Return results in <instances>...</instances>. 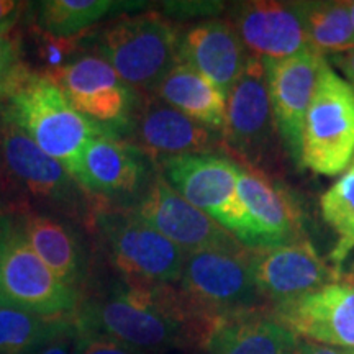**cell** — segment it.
Returning <instances> with one entry per match:
<instances>
[{"label":"cell","mask_w":354,"mask_h":354,"mask_svg":"<svg viewBox=\"0 0 354 354\" xmlns=\"http://www.w3.org/2000/svg\"><path fill=\"white\" fill-rule=\"evenodd\" d=\"M353 161L354 91L325 59L305 113L300 165L315 174L333 177Z\"/></svg>","instance_id":"5b68a950"},{"label":"cell","mask_w":354,"mask_h":354,"mask_svg":"<svg viewBox=\"0 0 354 354\" xmlns=\"http://www.w3.org/2000/svg\"><path fill=\"white\" fill-rule=\"evenodd\" d=\"M276 130L294 161L300 165L305 113L317 87L325 57L313 50L282 59H263Z\"/></svg>","instance_id":"5bb4252c"},{"label":"cell","mask_w":354,"mask_h":354,"mask_svg":"<svg viewBox=\"0 0 354 354\" xmlns=\"http://www.w3.org/2000/svg\"><path fill=\"white\" fill-rule=\"evenodd\" d=\"M159 162L161 174L185 201L248 246L251 232L238 196L236 162L218 154H187Z\"/></svg>","instance_id":"52a82bcc"},{"label":"cell","mask_w":354,"mask_h":354,"mask_svg":"<svg viewBox=\"0 0 354 354\" xmlns=\"http://www.w3.org/2000/svg\"><path fill=\"white\" fill-rule=\"evenodd\" d=\"M148 154L131 141L105 130L86 146L74 179L82 190L107 201L138 194L149 176Z\"/></svg>","instance_id":"2e32d148"},{"label":"cell","mask_w":354,"mask_h":354,"mask_svg":"<svg viewBox=\"0 0 354 354\" xmlns=\"http://www.w3.org/2000/svg\"><path fill=\"white\" fill-rule=\"evenodd\" d=\"M295 349H297L299 354H348L344 348L328 346V344L307 342V339H299Z\"/></svg>","instance_id":"836d02e7"},{"label":"cell","mask_w":354,"mask_h":354,"mask_svg":"<svg viewBox=\"0 0 354 354\" xmlns=\"http://www.w3.org/2000/svg\"><path fill=\"white\" fill-rule=\"evenodd\" d=\"M6 100L0 112L73 177L77 174L86 146L109 130L74 110L63 92L43 74L28 71Z\"/></svg>","instance_id":"7a4b0ae2"},{"label":"cell","mask_w":354,"mask_h":354,"mask_svg":"<svg viewBox=\"0 0 354 354\" xmlns=\"http://www.w3.org/2000/svg\"><path fill=\"white\" fill-rule=\"evenodd\" d=\"M269 313L307 342L354 349V287L344 282L276 305Z\"/></svg>","instance_id":"9a60e30c"},{"label":"cell","mask_w":354,"mask_h":354,"mask_svg":"<svg viewBox=\"0 0 354 354\" xmlns=\"http://www.w3.org/2000/svg\"><path fill=\"white\" fill-rule=\"evenodd\" d=\"M166 354H180V349H174V351H169V353H166Z\"/></svg>","instance_id":"f35d334b"},{"label":"cell","mask_w":354,"mask_h":354,"mask_svg":"<svg viewBox=\"0 0 354 354\" xmlns=\"http://www.w3.org/2000/svg\"><path fill=\"white\" fill-rule=\"evenodd\" d=\"M28 6L19 0H0V37H8Z\"/></svg>","instance_id":"1f68e13d"},{"label":"cell","mask_w":354,"mask_h":354,"mask_svg":"<svg viewBox=\"0 0 354 354\" xmlns=\"http://www.w3.org/2000/svg\"><path fill=\"white\" fill-rule=\"evenodd\" d=\"M28 69L20 61V43L17 38L0 37V97L6 99L13 87L26 76Z\"/></svg>","instance_id":"83f0119b"},{"label":"cell","mask_w":354,"mask_h":354,"mask_svg":"<svg viewBox=\"0 0 354 354\" xmlns=\"http://www.w3.org/2000/svg\"><path fill=\"white\" fill-rule=\"evenodd\" d=\"M284 354H299V351L295 348H292V349H287Z\"/></svg>","instance_id":"74e56055"},{"label":"cell","mask_w":354,"mask_h":354,"mask_svg":"<svg viewBox=\"0 0 354 354\" xmlns=\"http://www.w3.org/2000/svg\"><path fill=\"white\" fill-rule=\"evenodd\" d=\"M76 335L77 328L73 317V322L63 331H59L55 338L44 343L35 354H74L76 351Z\"/></svg>","instance_id":"4dcf8cb0"},{"label":"cell","mask_w":354,"mask_h":354,"mask_svg":"<svg viewBox=\"0 0 354 354\" xmlns=\"http://www.w3.org/2000/svg\"><path fill=\"white\" fill-rule=\"evenodd\" d=\"M343 279H344V284H348V286L354 287V269H353L351 272L348 274V276H344ZM343 279H342V281H343Z\"/></svg>","instance_id":"d590c367"},{"label":"cell","mask_w":354,"mask_h":354,"mask_svg":"<svg viewBox=\"0 0 354 354\" xmlns=\"http://www.w3.org/2000/svg\"><path fill=\"white\" fill-rule=\"evenodd\" d=\"M254 282L271 307L302 299L342 282L339 269L330 266L308 240L274 248H251Z\"/></svg>","instance_id":"30bf717a"},{"label":"cell","mask_w":354,"mask_h":354,"mask_svg":"<svg viewBox=\"0 0 354 354\" xmlns=\"http://www.w3.org/2000/svg\"><path fill=\"white\" fill-rule=\"evenodd\" d=\"M73 317L44 318L0 305V354H35L63 331Z\"/></svg>","instance_id":"d4e9b609"},{"label":"cell","mask_w":354,"mask_h":354,"mask_svg":"<svg viewBox=\"0 0 354 354\" xmlns=\"http://www.w3.org/2000/svg\"><path fill=\"white\" fill-rule=\"evenodd\" d=\"M37 44L39 57L46 64V71L61 68L66 59L77 50L79 41L76 38H57L41 30L37 32Z\"/></svg>","instance_id":"f1b7e54d"},{"label":"cell","mask_w":354,"mask_h":354,"mask_svg":"<svg viewBox=\"0 0 354 354\" xmlns=\"http://www.w3.org/2000/svg\"><path fill=\"white\" fill-rule=\"evenodd\" d=\"M348 3H349V12H351V21L354 26V2H348Z\"/></svg>","instance_id":"8d00e7d4"},{"label":"cell","mask_w":354,"mask_h":354,"mask_svg":"<svg viewBox=\"0 0 354 354\" xmlns=\"http://www.w3.org/2000/svg\"><path fill=\"white\" fill-rule=\"evenodd\" d=\"M77 328V325H76ZM74 354H143L110 336L77 328Z\"/></svg>","instance_id":"f546056e"},{"label":"cell","mask_w":354,"mask_h":354,"mask_svg":"<svg viewBox=\"0 0 354 354\" xmlns=\"http://www.w3.org/2000/svg\"><path fill=\"white\" fill-rule=\"evenodd\" d=\"M77 328L110 336L143 354L201 344L209 325L197 320L172 286L120 284L104 297L79 304Z\"/></svg>","instance_id":"6da1fadb"},{"label":"cell","mask_w":354,"mask_h":354,"mask_svg":"<svg viewBox=\"0 0 354 354\" xmlns=\"http://www.w3.org/2000/svg\"><path fill=\"white\" fill-rule=\"evenodd\" d=\"M95 223L110 263L125 277L127 284L171 286L179 282L187 253L133 212L102 209L95 214Z\"/></svg>","instance_id":"8992f818"},{"label":"cell","mask_w":354,"mask_h":354,"mask_svg":"<svg viewBox=\"0 0 354 354\" xmlns=\"http://www.w3.org/2000/svg\"><path fill=\"white\" fill-rule=\"evenodd\" d=\"M300 10L310 50L317 51L323 57L353 50L354 26L348 2H300Z\"/></svg>","instance_id":"cb8c5ba5"},{"label":"cell","mask_w":354,"mask_h":354,"mask_svg":"<svg viewBox=\"0 0 354 354\" xmlns=\"http://www.w3.org/2000/svg\"><path fill=\"white\" fill-rule=\"evenodd\" d=\"M248 59L236 30L228 20H203L179 38V63L187 64L228 95Z\"/></svg>","instance_id":"ffe728a7"},{"label":"cell","mask_w":354,"mask_h":354,"mask_svg":"<svg viewBox=\"0 0 354 354\" xmlns=\"http://www.w3.org/2000/svg\"><path fill=\"white\" fill-rule=\"evenodd\" d=\"M276 123L263 59L248 55L241 76L227 95L221 130L225 145L245 161H256L271 143Z\"/></svg>","instance_id":"4fadbf2b"},{"label":"cell","mask_w":354,"mask_h":354,"mask_svg":"<svg viewBox=\"0 0 354 354\" xmlns=\"http://www.w3.org/2000/svg\"><path fill=\"white\" fill-rule=\"evenodd\" d=\"M179 38L171 20L148 12L109 25L100 35L97 51L131 88L154 92L179 63Z\"/></svg>","instance_id":"277c9868"},{"label":"cell","mask_w":354,"mask_h":354,"mask_svg":"<svg viewBox=\"0 0 354 354\" xmlns=\"http://www.w3.org/2000/svg\"><path fill=\"white\" fill-rule=\"evenodd\" d=\"M297 342L271 313L256 310L212 322L198 349L202 354H284Z\"/></svg>","instance_id":"44dd1931"},{"label":"cell","mask_w":354,"mask_h":354,"mask_svg":"<svg viewBox=\"0 0 354 354\" xmlns=\"http://www.w3.org/2000/svg\"><path fill=\"white\" fill-rule=\"evenodd\" d=\"M323 220L338 234L330 261L339 269L354 250V161L320 198Z\"/></svg>","instance_id":"4316f807"},{"label":"cell","mask_w":354,"mask_h":354,"mask_svg":"<svg viewBox=\"0 0 354 354\" xmlns=\"http://www.w3.org/2000/svg\"><path fill=\"white\" fill-rule=\"evenodd\" d=\"M135 143L148 156L176 158L187 154H212L216 133L197 123L187 115L167 105L158 97L141 104L133 115L131 128Z\"/></svg>","instance_id":"d6986e66"},{"label":"cell","mask_w":354,"mask_h":354,"mask_svg":"<svg viewBox=\"0 0 354 354\" xmlns=\"http://www.w3.org/2000/svg\"><path fill=\"white\" fill-rule=\"evenodd\" d=\"M232 25L245 50L259 59H282L310 50L300 2H241L233 8Z\"/></svg>","instance_id":"ac0fdd59"},{"label":"cell","mask_w":354,"mask_h":354,"mask_svg":"<svg viewBox=\"0 0 354 354\" xmlns=\"http://www.w3.org/2000/svg\"><path fill=\"white\" fill-rule=\"evenodd\" d=\"M79 292L63 284L38 258L21 230H13L0 259V305L44 318L76 313Z\"/></svg>","instance_id":"9c48e42d"},{"label":"cell","mask_w":354,"mask_h":354,"mask_svg":"<svg viewBox=\"0 0 354 354\" xmlns=\"http://www.w3.org/2000/svg\"><path fill=\"white\" fill-rule=\"evenodd\" d=\"M13 230L15 228H13L10 216L6 214H0V259H2V254L3 251H6Z\"/></svg>","instance_id":"e575fe53"},{"label":"cell","mask_w":354,"mask_h":354,"mask_svg":"<svg viewBox=\"0 0 354 354\" xmlns=\"http://www.w3.org/2000/svg\"><path fill=\"white\" fill-rule=\"evenodd\" d=\"M55 86L63 92L74 110L91 118L113 135L130 131L136 105L135 88L125 84L107 61L84 56L61 68L44 71Z\"/></svg>","instance_id":"ba28073f"},{"label":"cell","mask_w":354,"mask_h":354,"mask_svg":"<svg viewBox=\"0 0 354 354\" xmlns=\"http://www.w3.org/2000/svg\"><path fill=\"white\" fill-rule=\"evenodd\" d=\"M331 63H333L336 68H338L344 74V81H346L351 88L354 91V48L346 53H342V55L330 56Z\"/></svg>","instance_id":"d6a6232c"},{"label":"cell","mask_w":354,"mask_h":354,"mask_svg":"<svg viewBox=\"0 0 354 354\" xmlns=\"http://www.w3.org/2000/svg\"><path fill=\"white\" fill-rule=\"evenodd\" d=\"M117 3L110 0H44L37 3L38 30L57 38H76Z\"/></svg>","instance_id":"484cf974"},{"label":"cell","mask_w":354,"mask_h":354,"mask_svg":"<svg viewBox=\"0 0 354 354\" xmlns=\"http://www.w3.org/2000/svg\"><path fill=\"white\" fill-rule=\"evenodd\" d=\"M154 94L209 130L221 133L227 117V95L187 64L177 63Z\"/></svg>","instance_id":"7402d4cb"},{"label":"cell","mask_w":354,"mask_h":354,"mask_svg":"<svg viewBox=\"0 0 354 354\" xmlns=\"http://www.w3.org/2000/svg\"><path fill=\"white\" fill-rule=\"evenodd\" d=\"M133 214L187 254L241 245L215 220L185 201L161 172L149 180Z\"/></svg>","instance_id":"7c38bea8"},{"label":"cell","mask_w":354,"mask_h":354,"mask_svg":"<svg viewBox=\"0 0 354 354\" xmlns=\"http://www.w3.org/2000/svg\"><path fill=\"white\" fill-rule=\"evenodd\" d=\"M21 233L38 258L63 284L74 289L82 284L87 272L86 254L73 228L53 216L30 215Z\"/></svg>","instance_id":"603a6c76"},{"label":"cell","mask_w":354,"mask_h":354,"mask_svg":"<svg viewBox=\"0 0 354 354\" xmlns=\"http://www.w3.org/2000/svg\"><path fill=\"white\" fill-rule=\"evenodd\" d=\"M348 354H354V349H346Z\"/></svg>","instance_id":"ab89813d"},{"label":"cell","mask_w":354,"mask_h":354,"mask_svg":"<svg viewBox=\"0 0 354 354\" xmlns=\"http://www.w3.org/2000/svg\"><path fill=\"white\" fill-rule=\"evenodd\" d=\"M0 154L8 172L35 198L51 203L68 214H81L84 210L87 201L76 179L2 112Z\"/></svg>","instance_id":"8fae6325"},{"label":"cell","mask_w":354,"mask_h":354,"mask_svg":"<svg viewBox=\"0 0 354 354\" xmlns=\"http://www.w3.org/2000/svg\"><path fill=\"white\" fill-rule=\"evenodd\" d=\"M238 196L250 223L248 248H274L304 240L299 203L269 177L238 165Z\"/></svg>","instance_id":"e0dca14e"},{"label":"cell","mask_w":354,"mask_h":354,"mask_svg":"<svg viewBox=\"0 0 354 354\" xmlns=\"http://www.w3.org/2000/svg\"><path fill=\"white\" fill-rule=\"evenodd\" d=\"M179 294L197 320L212 322L264 308L253 274L251 248H215L185 256Z\"/></svg>","instance_id":"3957f363"}]
</instances>
